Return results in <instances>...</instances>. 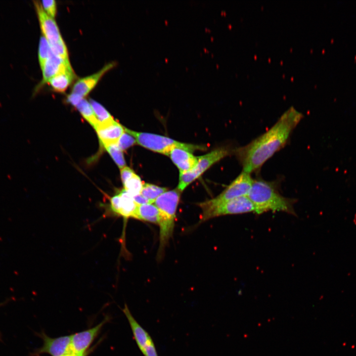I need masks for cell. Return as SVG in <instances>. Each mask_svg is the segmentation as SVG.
Segmentation results:
<instances>
[{"label": "cell", "mask_w": 356, "mask_h": 356, "mask_svg": "<svg viewBox=\"0 0 356 356\" xmlns=\"http://www.w3.org/2000/svg\"><path fill=\"white\" fill-rule=\"evenodd\" d=\"M109 320L106 317L93 327L71 335V348L72 353L84 355L100 333L102 327Z\"/></svg>", "instance_id": "obj_9"}, {"label": "cell", "mask_w": 356, "mask_h": 356, "mask_svg": "<svg viewBox=\"0 0 356 356\" xmlns=\"http://www.w3.org/2000/svg\"><path fill=\"white\" fill-rule=\"evenodd\" d=\"M168 156L179 171V174L188 172L196 165L198 157L194 156L191 152L179 148H174Z\"/></svg>", "instance_id": "obj_13"}, {"label": "cell", "mask_w": 356, "mask_h": 356, "mask_svg": "<svg viewBox=\"0 0 356 356\" xmlns=\"http://www.w3.org/2000/svg\"><path fill=\"white\" fill-rule=\"evenodd\" d=\"M40 336L43 341V344L36 350L35 355L47 354L50 356H64L72 353L71 335L52 338L42 332Z\"/></svg>", "instance_id": "obj_8"}, {"label": "cell", "mask_w": 356, "mask_h": 356, "mask_svg": "<svg viewBox=\"0 0 356 356\" xmlns=\"http://www.w3.org/2000/svg\"><path fill=\"white\" fill-rule=\"evenodd\" d=\"M115 64L113 62L108 63L97 73L80 79L74 85L72 93L84 98L95 87L101 77L114 67Z\"/></svg>", "instance_id": "obj_11"}, {"label": "cell", "mask_w": 356, "mask_h": 356, "mask_svg": "<svg viewBox=\"0 0 356 356\" xmlns=\"http://www.w3.org/2000/svg\"><path fill=\"white\" fill-rule=\"evenodd\" d=\"M125 131L133 136L139 145L150 150L168 156L174 148H179L191 152L203 149V146L201 145L182 143L159 134L137 132L126 128H125Z\"/></svg>", "instance_id": "obj_4"}, {"label": "cell", "mask_w": 356, "mask_h": 356, "mask_svg": "<svg viewBox=\"0 0 356 356\" xmlns=\"http://www.w3.org/2000/svg\"><path fill=\"white\" fill-rule=\"evenodd\" d=\"M95 130L102 145L117 142L125 132V127L115 120L107 124L98 126Z\"/></svg>", "instance_id": "obj_15"}, {"label": "cell", "mask_w": 356, "mask_h": 356, "mask_svg": "<svg viewBox=\"0 0 356 356\" xmlns=\"http://www.w3.org/2000/svg\"><path fill=\"white\" fill-rule=\"evenodd\" d=\"M41 68L43 73L42 84L47 83L51 78L60 73L73 70L70 63L59 58L51 51Z\"/></svg>", "instance_id": "obj_12"}, {"label": "cell", "mask_w": 356, "mask_h": 356, "mask_svg": "<svg viewBox=\"0 0 356 356\" xmlns=\"http://www.w3.org/2000/svg\"><path fill=\"white\" fill-rule=\"evenodd\" d=\"M83 117L95 129L99 126V122L94 111L86 99L83 98L76 106Z\"/></svg>", "instance_id": "obj_19"}, {"label": "cell", "mask_w": 356, "mask_h": 356, "mask_svg": "<svg viewBox=\"0 0 356 356\" xmlns=\"http://www.w3.org/2000/svg\"><path fill=\"white\" fill-rule=\"evenodd\" d=\"M44 11L54 19L56 12V1L54 0H42L41 3Z\"/></svg>", "instance_id": "obj_27"}, {"label": "cell", "mask_w": 356, "mask_h": 356, "mask_svg": "<svg viewBox=\"0 0 356 356\" xmlns=\"http://www.w3.org/2000/svg\"><path fill=\"white\" fill-rule=\"evenodd\" d=\"M133 199L134 202L138 205H144L148 204H153V202L150 200L145 198L140 194L133 196Z\"/></svg>", "instance_id": "obj_32"}, {"label": "cell", "mask_w": 356, "mask_h": 356, "mask_svg": "<svg viewBox=\"0 0 356 356\" xmlns=\"http://www.w3.org/2000/svg\"><path fill=\"white\" fill-rule=\"evenodd\" d=\"M88 354V353L84 354V355H79V354H75L73 353H69L67 355H66L64 356H87Z\"/></svg>", "instance_id": "obj_33"}, {"label": "cell", "mask_w": 356, "mask_h": 356, "mask_svg": "<svg viewBox=\"0 0 356 356\" xmlns=\"http://www.w3.org/2000/svg\"><path fill=\"white\" fill-rule=\"evenodd\" d=\"M35 5L41 30L49 45L62 40L58 27L54 19L44 11L41 3L35 1Z\"/></svg>", "instance_id": "obj_10"}, {"label": "cell", "mask_w": 356, "mask_h": 356, "mask_svg": "<svg viewBox=\"0 0 356 356\" xmlns=\"http://www.w3.org/2000/svg\"><path fill=\"white\" fill-rule=\"evenodd\" d=\"M253 181L251 174L242 171L220 194L211 200L199 203L198 205L201 209L209 208L231 199L247 196Z\"/></svg>", "instance_id": "obj_6"}, {"label": "cell", "mask_w": 356, "mask_h": 356, "mask_svg": "<svg viewBox=\"0 0 356 356\" xmlns=\"http://www.w3.org/2000/svg\"><path fill=\"white\" fill-rule=\"evenodd\" d=\"M247 197L254 206V213L257 214L281 212L296 216L294 209L296 200L280 194L276 182L254 179Z\"/></svg>", "instance_id": "obj_2"}, {"label": "cell", "mask_w": 356, "mask_h": 356, "mask_svg": "<svg viewBox=\"0 0 356 356\" xmlns=\"http://www.w3.org/2000/svg\"><path fill=\"white\" fill-rule=\"evenodd\" d=\"M121 170V178L123 184L132 178L135 173L130 168L125 166Z\"/></svg>", "instance_id": "obj_30"}, {"label": "cell", "mask_w": 356, "mask_h": 356, "mask_svg": "<svg viewBox=\"0 0 356 356\" xmlns=\"http://www.w3.org/2000/svg\"><path fill=\"white\" fill-rule=\"evenodd\" d=\"M120 196V207L119 217L127 219L134 218L137 210L138 205L134 202L133 196L124 189L118 193Z\"/></svg>", "instance_id": "obj_17"}, {"label": "cell", "mask_w": 356, "mask_h": 356, "mask_svg": "<svg viewBox=\"0 0 356 356\" xmlns=\"http://www.w3.org/2000/svg\"><path fill=\"white\" fill-rule=\"evenodd\" d=\"M134 219L152 222L159 225L160 222V212L154 204L138 205Z\"/></svg>", "instance_id": "obj_16"}, {"label": "cell", "mask_w": 356, "mask_h": 356, "mask_svg": "<svg viewBox=\"0 0 356 356\" xmlns=\"http://www.w3.org/2000/svg\"><path fill=\"white\" fill-rule=\"evenodd\" d=\"M167 191L166 187H162L154 184L144 183L143 184L140 194L145 198L154 203V201L162 194Z\"/></svg>", "instance_id": "obj_21"}, {"label": "cell", "mask_w": 356, "mask_h": 356, "mask_svg": "<svg viewBox=\"0 0 356 356\" xmlns=\"http://www.w3.org/2000/svg\"><path fill=\"white\" fill-rule=\"evenodd\" d=\"M143 184L139 177L135 174L123 184L124 189L132 196L140 194Z\"/></svg>", "instance_id": "obj_23"}, {"label": "cell", "mask_w": 356, "mask_h": 356, "mask_svg": "<svg viewBox=\"0 0 356 356\" xmlns=\"http://www.w3.org/2000/svg\"><path fill=\"white\" fill-rule=\"evenodd\" d=\"M235 149L228 147H219L209 153L198 157L195 166L191 170L179 174L178 188L182 191L190 183L200 177L205 171L222 158L234 153Z\"/></svg>", "instance_id": "obj_5"}, {"label": "cell", "mask_w": 356, "mask_h": 356, "mask_svg": "<svg viewBox=\"0 0 356 356\" xmlns=\"http://www.w3.org/2000/svg\"><path fill=\"white\" fill-rule=\"evenodd\" d=\"M303 118L293 107L286 110L267 131L245 146L235 149L234 154L249 174L258 170L283 147Z\"/></svg>", "instance_id": "obj_1"}, {"label": "cell", "mask_w": 356, "mask_h": 356, "mask_svg": "<svg viewBox=\"0 0 356 356\" xmlns=\"http://www.w3.org/2000/svg\"><path fill=\"white\" fill-rule=\"evenodd\" d=\"M83 98H84L81 96L71 92L67 96V99L69 103H70L76 107Z\"/></svg>", "instance_id": "obj_31"}, {"label": "cell", "mask_w": 356, "mask_h": 356, "mask_svg": "<svg viewBox=\"0 0 356 356\" xmlns=\"http://www.w3.org/2000/svg\"><path fill=\"white\" fill-rule=\"evenodd\" d=\"M136 142V140L133 136L125 132L118 139L117 144L122 151H124L134 145Z\"/></svg>", "instance_id": "obj_26"}, {"label": "cell", "mask_w": 356, "mask_h": 356, "mask_svg": "<svg viewBox=\"0 0 356 356\" xmlns=\"http://www.w3.org/2000/svg\"><path fill=\"white\" fill-rule=\"evenodd\" d=\"M99 122V126L104 125L114 121L110 114L99 103L90 99L89 101Z\"/></svg>", "instance_id": "obj_20"}, {"label": "cell", "mask_w": 356, "mask_h": 356, "mask_svg": "<svg viewBox=\"0 0 356 356\" xmlns=\"http://www.w3.org/2000/svg\"><path fill=\"white\" fill-rule=\"evenodd\" d=\"M50 47L54 55L65 62L70 63L67 47L63 39L54 44L50 45Z\"/></svg>", "instance_id": "obj_25"}, {"label": "cell", "mask_w": 356, "mask_h": 356, "mask_svg": "<svg viewBox=\"0 0 356 356\" xmlns=\"http://www.w3.org/2000/svg\"><path fill=\"white\" fill-rule=\"evenodd\" d=\"M181 192L178 187L167 191L160 195L153 203L160 212L159 255H162L165 246L173 234L176 211Z\"/></svg>", "instance_id": "obj_3"}, {"label": "cell", "mask_w": 356, "mask_h": 356, "mask_svg": "<svg viewBox=\"0 0 356 356\" xmlns=\"http://www.w3.org/2000/svg\"><path fill=\"white\" fill-rule=\"evenodd\" d=\"M102 145L120 169L126 166L123 152L119 148L117 142L107 143Z\"/></svg>", "instance_id": "obj_22"}, {"label": "cell", "mask_w": 356, "mask_h": 356, "mask_svg": "<svg viewBox=\"0 0 356 356\" xmlns=\"http://www.w3.org/2000/svg\"><path fill=\"white\" fill-rule=\"evenodd\" d=\"M200 222L224 215L255 213L254 206L247 196L231 199L215 206L202 208Z\"/></svg>", "instance_id": "obj_7"}, {"label": "cell", "mask_w": 356, "mask_h": 356, "mask_svg": "<svg viewBox=\"0 0 356 356\" xmlns=\"http://www.w3.org/2000/svg\"><path fill=\"white\" fill-rule=\"evenodd\" d=\"M120 207V196L119 193L112 196L110 200L111 213L115 216H119Z\"/></svg>", "instance_id": "obj_28"}, {"label": "cell", "mask_w": 356, "mask_h": 356, "mask_svg": "<svg viewBox=\"0 0 356 356\" xmlns=\"http://www.w3.org/2000/svg\"><path fill=\"white\" fill-rule=\"evenodd\" d=\"M123 312L128 320L136 343L143 353L147 344L152 338L134 318L126 304L123 309Z\"/></svg>", "instance_id": "obj_14"}, {"label": "cell", "mask_w": 356, "mask_h": 356, "mask_svg": "<svg viewBox=\"0 0 356 356\" xmlns=\"http://www.w3.org/2000/svg\"><path fill=\"white\" fill-rule=\"evenodd\" d=\"M49 43L44 36L41 37L39 43L38 56L41 67L49 57L51 52Z\"/></svg>", "instance_id": "obj_24"}, {"label": "cell", "mask_w": 356, "mask_h": 356, "mask_svg": "<svg viewBox=\"0 0 356 356\" xmlns=\"http://www.w3.org/2000/svg\"><path fill=\"white\" fill-rule=\"evenodd\" d=\"M75 77L73 70L63 72L52 77L47 83L55 91L63 92L70 86Z\"/></svg>", "instance_id": "obj_18"}, {"label": "cell", "mask_w": 356, "mask_h": 356, "mask_svg": "<svg viewBox=\"0 0 356 356\" xmlns=\"http://www.w3.org/2000/svg\"><path fill=\"white\" fill-rule=\"evenodd\" d=\"M142 354L144 356H158L152 339L149 341Z\"/></svg>", "instance_id": "obj_29"}]
</instances>
